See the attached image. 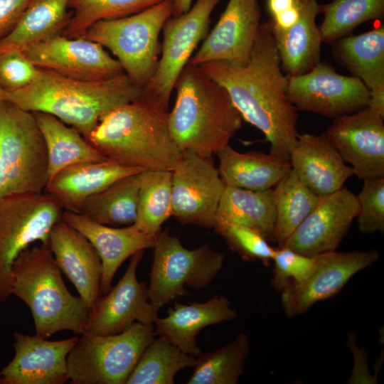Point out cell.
Here are the masks:
<instances>
[{"label":"cell","mask_w":384,"mask_h":384,"mask_svg":"<svg viewBox=\"0 0 384 384\" xmlns=\"http://www.w3.org/2000/svg\"><path fill=\"white\" fill-rule=\"evenodd\" d=\"M199 66L225 88L242 119L264 134L270 153L289 161L299 135L298 114L287 95L270 21L260 23L245 64L218 60Z\"/></svg>","instance_id":"obj_1"},{"label":"cell","mask_w":384,"mask_h":384,"mask_svg":"<svg viewBox=\"0 0 384 384\" xmlns=\"http://www.w3.org/2000/svg\"><path fill=\"white\" fill-rule=\"evenodd\" d=\"M143 89L122 73L103 80H82L41 69L28 86L5 91V100L30 112L49 114L86 139L106 113L140 97Z\"/></svg>","instance_id":"obj_2"},{"label":"cell","mask_w":384,"mask_h":384,"mask_svg":"<svg viewBox=\"0 0 384 384\" xmlns=\"http://www.w3.org/2000/svg\"><path fill=\"white\" fill-rule=\"evenodd\" d=\"M168 114L142 93L103 115L87 140L120 165L172 171L183 151L172 138Z\"/></svg>","instance_id":"obj_3"},{"label":"cell","mask_w":384,"mask_h":384,"mask_svg":"<svg viewBox=\"0 0 384 384\" xmlns=\"http://www.w3.org/2000/svg\"><path fill=\"white\" fill-rule=\"evenodd\" d=\"M174 89L176 98L168 124L177 146L211 157L228 145L242 127V117L225 88L199 65L188 63Z\"/></svg>","instance_id":"obj_4"},{"label":"cell","mask_w":384,"mask_h":384,"mask_svg":"<svg viewBox=\"0 0 384 384\" xmlns=\"http://www.w3.org/2000/svg\"><path fill=\"white\" fill-rule=\"evenodd\" d=\"M11 294L28 306L36 334L48 338L61 331L85 333L90 309L66 287L48 243L28 247L16 257Z\"/></svg>","instance_id":"obj_5"},{"label":"cell","mask_w":384,"mask_h":384,"mask_svg":"<svg viewBox=\"0 0 384 384\" xmlns=\"http://www.w3.org/2000/svg\"><path fill=\"white\" fill-rule=\"evenodd\" d=\"M171 13L172 0H164L128 16L98 21L80 37L110 50L131 81L144 89L156 69L159 34Z\"/></svg>","instance_id":"obj_6"},{"label":"cell","mask_w":384,"mask_h":384,"mask_svg":"<svg viewBox=\"0 0 384 384\" xmlns=\"http://www.w3.org/2000/svg\"><path fill=\"white\" fill-rule=\"evenodd\" d=\"M49 181L44 139L32 112L0 104V200L45 192Z\"/></svg>","instance_id":"obj_7"},{"label":"cell","mask_w":384,"mask_h":384,"mask_svg":"<svg viewBox=\"0 0 384 384\" xmlns=\"http://www.w3.org/2000/svg\"><path fill=\"white\" fill-rule=\"evenodd\" d=\"M80 336L68 356L70 383L125 384L156 332L154 324L135 322L116 334Z\"/></svg>","instance_id":"obj_8"},{"label":"cell","mask_w":384,"mask_h":384,"mask_svg":"<svg viewBox=\"0 0 384 384\" xmlns=\"http://www.w3.org/2000/svg\"><path fill=\"white\" fill-rule=\"evenodd\" d=\"M148 287L150 303L158 310L188 294L187 288L202 290L221 270L225 256L204 244L190 250L166 230L156 237Z\"/></svg>","instance_id":"obj_9"},{"label":"cell","mask_w":384,"mask_h":384,"mask_svg":"<svg viewBox=\"0 0 384 384\" xmlns=\"http://www.w3.org/2000/svg\"><path fill=\"white\" fill-rule=\"evenodd\" d=\"M63 211L46 191L0 200V304L11 295V268L16 257L35 242L48 244Z\"/></svg>","instance_id":"obj_10"},{"label":"cell","mask_w":384,"mask_h":384,"mask_svg":"<svg viewBox=\"0 0 384 384\" xmlns=\"http://www.w3.org/2000/svg\"><path fill=\"white\" fill-rule=\"evenodd\" d=\"M220 0H196L190 9L164 23L161 53L156 69L143 94L169 110L176 82L198 43L208 35L210 15Z\"/></svg>","instance_id":"obj_11"},{"label":"cell","mask_w":384,"mask_h":384,"mask_svg":"<svg viewBox=\"0 0 384 384\" xmlns=\"http://www.w3.org/2000/svg\"><path fill=\"white\" fill-rule=\"evenodd\" d=\"M287 95L297 111L333 118L360 111L370 100L361 80L338 73L325 61L304 74L287 76Z\"/></svg>","instance_id":"obj_12"},{"label":"cell","mask_w":384,"mask_h":384,"mask_svg":"<svg viewBox=\"0 0 384 384\" xmlns=\"http://www.w3.org/2000/svg\"><path fill=\"white\" fill-rule=\"evenodd\" d=\"M171 171V216L183 225L213 228L226 186L212 156L183 151Z\"/></svg>","instance_id":"obj_13"},{"label":"cell","mask_w":384,"mask_h":384,"mask_svg":"<svg viewBox=\"0 0 384 384\" xmlns=\"http://www.w3.org/2000/svg\"><path fill=\"white\" fill-rule=\"evenodd\" d=\"M313 257L309 274L300 282L289 283L281 292L282 306L289 318L303 314L316 303L336 295L353 276L376 262L379 253L375 249L334 250Z\"/></svg>","instance_id":"obj_14"},{"label":"cell","mask_w":384,"mask_h":384,"mask_svg":"<svg viewBox=\"0 0 384 384\" xmlns=\"http://www.w3.org/2000/svg\"><path fill=\"white\" fill-rule=\"evenodd\" d=\"M23 53L38 68L82 80H103L124 73L119 62L100 43L83 37L58 35Z\"/></svg>","instance_id":"obj_15"},{"label":"cell","mask_w":384,"mask_h":384,"mask_svg":"<svg viewBox=\"0 0 384 384\" xmlns=\"http://www.w3.org/2000/svg\"><path fill=\"white\" fill-rule=\"evenodd\" d=\"M144 251L131 257L120 280L90 310L85 333L107 336L121 333L135 322L154 324L159 310L149 302L146 284L137 278Z\"/></svg>","instance_id":"obj_16"},{"label":"cell","mask_w":384,"mask_h":384,"mask_svg":"<svg viewBox=\"0 0 384 384\" xmlns=\"http://www.w3.org/2000/svg\"><path fill=\"white\" fill-rule=\"evenodd\" d=\"M384 116L367 106L334 118L326 134L359 178L384 177Z\"/></svg>","instance_id":"obj_17"},{"label":"cell","mask_w":384,"mask_h":384,"mask_svg":"<svg viewBox=\"0 0 384 384\" xmlns=\"http://www.w3.org/2000/svg\"><path fill=\"white\" fill-rule=\"evenodd\" d=\"M358 212L357 196L346 188L321 196L283 246L309 257L334 251L348 233Z\"/></svg>","instance_id":"obj_18"},{"label":"cell","mask_w":384,"mask_h":384,"mask_svg":"<svg viewBox=\"0 0 384 384\" xmlns=\"http://www.w3.org/2000/svg\"><path fill=\"white\" fill-rule=\"evenodd\" d=\"M15 355L0 370V384H64L68 356L79 337L50 341L37 334H14Z\"/></svg>","instance_id":"obj_19"},{"label":"cell","mask_w":384,"mask_h":384,"mask_svg":"<svg viewBox=\"0 0 384 384\" xmlns=\"http://www.w3.org/2000/svg\"><path fill=\"white\" fill-rule=\"evenodd\" d=\"M260 18L257 0H228L217 23L188 63L199 65L224 60L245 64L261 23Z\"/></svg>","instance_id":"obj_20"},{"label":"cell","mask_w":384,"mask_h":384,"mask_svg":"<svg viewBox=\"0 0 384 384\" xmlns=\"http://www.w3.org/2000/svg\"><path fill=\"white\" fill-rule=\"evenodd\" d=\"M48 245L60 270L90 310L101 297L102 266L90 242L63 219L52 228Z\"/></svg>","instance_id":"obj_21"},{"label":"cell","mask_w":384,"mask_h":384,"mask_svg":"<svg viewBox=\"0 0 384 384\" xmlns=\"http://www.w3.org/2000/svg\"><path fill=\"white\" fill-rule=\"evenodd\" d=\"M62 219L82 234L97 252L102 266L101 293L110 290L116 272L127 258L154 246L156 236L143 233L134 224L109 226L67 210L63 211Z\"/></svg>","instance_id":"obj_22"},{"label":"cell","mask_w":384,"mask_h":384,"mask_svg":"<svg viewBox=\"0 0 384 384\" xmlns=\"http://www.w3.org/2000/svg\"><path fill=\"white\" fill-rule=\"evenodd\" d=\"M289 162L300 180L321 197L341 189L355 175L326 133L299 134Z\"/></svg>","instance_id":"obj_23"},{"label":"cell","mask_w":384,"mask_h":384,"mask_svg":"<svg viewBox=\"0 0 384 384\" xmlns=\"http://www.w3.org/2000/svg\"><path fill=\"white\" fill-rule=\"evenodd\" d=\"M333 55L370 92L368 107L384 116V26L333 43Z\"/></svg>","instance_id":"obj_24"},{"label":"cell","mask_w":384,"mask_h":384,"mask_svg":"<svg viewBox=\"0 0 384 384\" xmlns=\"http://www.w3.org/2000/svg\"><path fill=\"white\" fill-rule=\"evenodd\" d=\"M237 316L238 312L231 308L228 299L215 295L205 302H175L166 316L157 318L154 329L156 335L196 357L201 353L197 345V334L206 326L231 321Z\"/></svg>","instance_id":"obj_25"},{"label":"cell","mask_w":384,"mask_h":384,"mask_svg":"<svg viewBox=\"0 0 384 384\" xmlns=\"http://www.w3.org/2000/svg\"><path fill=\"white\" fill-rule=\"evenodd\" d=\"M111 160L85 162L66 167L49 180L45 191L53 196L63 210L79 213L91 196L127 176L141 172Z\"/></svg>","instance_id":"obj_26"},{"label":"cell","mask_w":384,"mask_h":384,"mask_svg":"<svg viewBox=\"0 0 384 384\" xmlns=\"http://www.w3.org/2000/svg\"><path fill=\"white\" fill-rule=\"evenodd\" d=\"M299 1V17L292 26L284 31L271 26L281 68L287 76L299 75L314 68L320 61L323 43L319 26L316 23L321 5L316 0Z\"/></svg>","instance_id":"obj_27"},{"label":"cell","mask_w":384,"mask_h":384,"mask_svg":"<svg viewBox=\"0 0 384 384\" xmlns=\"http://www.w3.org/2000/svg\"><path fill=\"white\" fill-rule=\"evenodd\" d=\"M215 155L219 174L226 186L265 191L274 187L292 169L289 161L270 152H240L229 144Z\"/></svg>","instance_id":"obj_28"},{"label":"cell","mask_w":384,"mask_h":384,"mask_svg":"<svg viewBox=\"0 0 384 384\" xmlns=\"http://www.w3.org/2000/svg\"><path fill=\"white\" fill-rule=\"evenodd\" d=\"M276 210L273 188L265 191L225 186L213 228L228 224L252 228L268 241L275 242Z\"/></svg>","instance_id":"obj_29"},{"label":"cell","mask_w":384,"mask_h":384,"mask_svg":"<svg viewBox=\"0 0 384 384\" xmlns=\"http://www.w3.org/2000/svg\"><path fill=\"white\" fill-rule=\"evenodd\" d=\"M32 113L45 141L49 180L70 166L107 160L75 128L49 114Z\"/></svg>","instance_id":"obj_30"},{"label":"cell","mask_w":384,"mask_h":384,"mask_svg":"<svg viewBox=\"0 0 384 384\" xmlns=\"http://www.w3.org/2000/svg\"><path fill=\"white\" fill-rule=\"evenodd\" d=\"M70 0H30L12 31L0 41V51L23 50L63 33L70 15Z\"/></svg>","instance_id":"obj_31"},{"label":"cell","mask_w":384,"mask_h":384,"mask_svg":"<svg viewBox=\"0 0 384 384\" xmlns=\"http://www.w3.org/2000/svg\"><path fill=\"white\" fill-rule=\"evenodd\" d=\"M141 172L121 178L90 197L79 213L109 226L134 224L137 216Z\"/></svg>","instance_id":"obj_32"},{"label":"cell","mask_w":384,"mask_h":384,"mask_svg":"<svg viewBox=\"0 0 384 384\" xmlns=\"http://www.w3.org/2000/svg\"><path fill=\"white\" fill-rule=\"evenodd\" d=\"M248 336L242 333L226 345L196 357L188 384H236L250 353Z\"/></svg>","instance_id":"obj_33"},{"label":"cell","mask_w":384,"mask_h":384,"mask_svg":"<svg viewBox=\"0 0 384 384\" xmlns=\"http://www.w3.org/2000/svg\"><path fill=\"white\" fill-rule=\"evenodd\" d=\"M276 219L274 239L282 247L288 237L318 204L321 196L291 169L273 188Z\"/></svg>","instance_id":"obj_34"},{"label":"cell","mask_w":384,"mask_h":384,"mask_svg":"<svg viewBox=\"0 0 384 384\" xmlns=\"http://www.w3.org/2000/svg\"><path fill=\"white\" fill-rule=\"evenodd\" d=\"M195 362V356L159 336L144 351L125 384H173L176 374Z\"/></svg>","instance_id":"obj_35"},{"label":"cell","mask_w":384,"mask_h":384,"mask_svg":"<svg viewBox=\"0 0 384 384\" xmlns=\"http://www.w3.org/2000/svg\"><path fill=\"white\" fill-rule=\"evenodd\" d=\"M172 171L144 170L140 173L137 216L134 223L143 233L156 237L171 216Z\"/></svg>","instance_id":"obj_36"},{"label":"cell","mask_w":384,"mask_h":384,"mask_svg":"<svg viewBox=\"0 0 384 384\" xmlns=\"http://www.w3.org/2000/svg\"><path fill=\"white\" fill-rule=\"evenodd\" d=\"M319 26L323 42L333 43L360 24L379 19L384 14V0H333L321 5Z\"/></svg>","instance_id":"obj_37"},{"label":"cell","mask_w":384,"mask_h":384,"mask_svg":"<svg viewBox=\"0 0 384 384\" xmlns=\"http://www.w3.org/2000/svg\"><path fill=\"white\" fill-rule=\"evenodd\" d=\"M164 0H70L73 14L63 31L70 38L82 36L95 23L128 16Z\"/></svg>","instance_id":"obj_38"},{"label":"cell","mask_w":384,"mask_h":384,"mask_svg":"<svg viewBox=\"0 0 384 384\" xmlns=\"http://www.w3.org/2000/svg\"><path fill=\"white\" fill-rule=\"evenodd\" d=\"M213 229L243 259L260 260L265 263L272 261L275 248L257 231L238 224L225 225Z\"/></svg>","instance_id":"obj_39"},{"label":"cell","mask_w":384,"mask_h":384,"mask_svg":"<svg viewBox=\"0 0 384 384\" xmlns=\"http://www.w3.org/2000/svg\"><path fill=\"white\" fill-rule=\"evenodd\" d=\"M357 196L358 228L364 234L384 232V177L363 179Z\"/></svg>","instance_id":"obj_40"},{"label":"cell","mask_w":384,"mask_h":384,"mask_svg":"<svg viewBox=\"0 0 384 384\" xmlns=\"http://www.w3.org/2000/svg\"><path fill=\"white\" fill-rule=\"evenodd\" d=\"M272 261L274 267L271 284L281 292L289 283L302 282L310 272L314 259L282 246L275 248Z\"/></svg>","instance_id":"obj_41"},{"label":"cell","mask_w":384,"mask_h":384,"mask_svg":"<svg viewBox=\"0 0 384 384\" xmlns=\"http://www.w3.org/2000/svg\"><path fill=\"white\" fill-rule=\"evenodd\" d=\"M40 68L18 49L0 51V85L4 91L25 87L38 77Z\"/></svg>","instance_id":"obj_42"},{"label":"cell","mask_w":384,"mask_h":384,"mask_svg":"<svg viewBox=\"0 0 384 384\" xmlns=\"http://www.w3.org/2000/svg\"><path fill=\"white\" fill-rule=\"evenodd\" d=\"M30 0H0V41L15 27Z\"/></svg>","instance_id":"obj_43"},{"label":"cell","mask_w":384,"mask_h":384,"mask_svg":"<svg viewBox=\"0 0 384 384\" xmlns=\"http://www.w3.org/2000/svg\"><path fill=\"white\" fill-rule=\"evenodd\" d=\"M348 345L354 356V366L348 383H376V379L368 370V353L357 347L353 334L348 335Z\"/></svg>","instance_id":"obj_44"},{"label":"cell","mask_w":384,"mask_h":384,"mask_svg":"<svg viewBox=\"0 0 384 384\" xmlns=\"http://www.w3.org/2000/svg\"><path fill=\"white\" fill-rule=\"evenodd\" d=\"M299 14L300 5L299 0H297L294 6L272 17L269 21L273 29L284 31L292 26L297 21Z\"/></svg>","instance_id":"obj_45"},{"label":"cell","mask_w":384,"mask_h":384,"mask_svg":"<svg viewBox=\"0 0 384 384\" xmlns=\"http://www.w3.org/2000/svg\"><path fill=\"white\" fill-rule=\"evenodd\" d=\"M297 0H267V8L271 18L294 6Z\"/></svg>","instance_id":"obj_46"},{"label":"cell","mask_w":384,"mask_h":384,"mask_svg":"<svg viewBox=\"0 0 384 384\" xmlns=\"http://www.w3.org/2000/svg\"><path fill=\"white\" fill-rule=\"evenodd\" d=\"M193 0H172L171 17L179 16L187 12L192 6Z\"/></svg>","instance_id":"obj_47"},{"label":"cell","mask_w":384,"mask_h":384,"mask_svg":"<svg viewBox=\"0 0 384 384\" xmlns=\"http://www.w3.org/2000/svg\"><path fill=\"white\" fill-rule=\"evenodd\" d=\"M4 92L5 91L3 90V88L0 85V104L6 101L5 97H4Z\"/></svg>","instance_id":"obj_48"}]
</instances>
